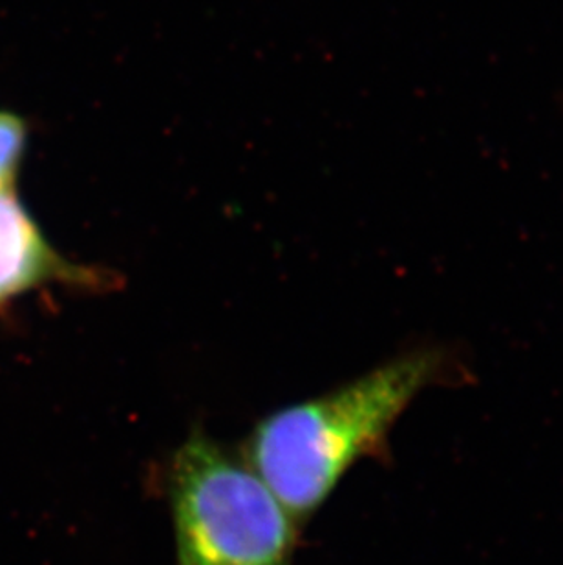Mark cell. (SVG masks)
<instances>
[{"mask_svg": "<svg viewBox=\"0 0 563 565\" xmlns=\"http://www.w3.org/2000/svg\"><path fill=\"white\" fill-rule=\"evenodd\" d=\"M26 138V124L15 114L0 110V192H15Z\"/></svg>", "mask_w": 563, "mask_h": 565, "instance_id": "obj_4", "label": "cell"}, {"mask_svg": "<svg viewBox=\"0 0 563 565\" xmlns=\"http://www.w3.org/2000/svg\"><path fill=\"white\" fill-rule=\"evenodd\" d=\"M442 366L439 353H408L333 392L282 408L251 433L245 463L298 525L308 522L359 459L383 448L397 417L439 379Z\"/></svg>", "mask_w": 563, "mask_h": 565, "instance_id": "obj_1", "label": "cell"}, {"mask_svg": "<svg viewBox=\"0 0 563 565\" xmlns=\"http://www.w3.org/2000/svg\"><path fill=\"white\" fill-rule=\"evenodd\" d=\"M176 565H291L298 522L245 461L194 433L169 465Z\"/></svg>", "mask_w": 563, "mask_h": 565, "instance_id": "obj_2", "label": "cell"}, {"mask_svg": "<svg viewBox=\"0 0 563 565\" xmlns=\"http://www.w3.org/2000/svg\"><path fill=\"white\" fill-rule=\"evenodd\" d=\"M54 282L107 291L117 286V275L66 260L50 246L15 192H0V306Z\"/></svg>", "mask_w": 563, "mask_h": 565, "instance_id": "obj_3", "label": "cell"}]
</instances>
